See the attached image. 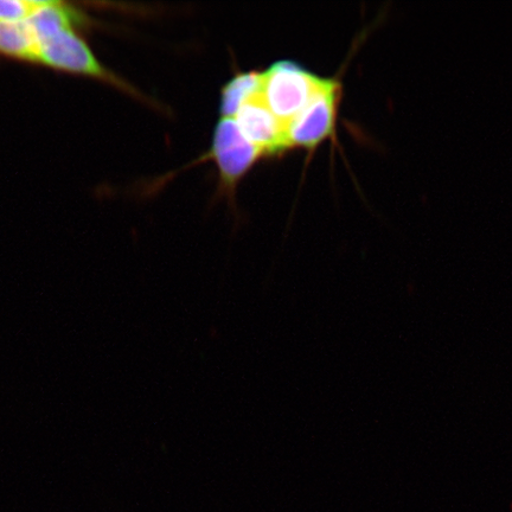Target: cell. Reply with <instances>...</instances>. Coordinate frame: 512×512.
<instances>
[{"mask_svg":"<svg viewBox=\"0 0 512 512\" xmlns=\"http://www.w3.org/2000/svg\"><path fill=\"white\" fill-rule=\"evenodd\" d=\"M260 96L266 106L287 127L304 110L326 78L313 74L294 61H278L260 72Z\"/></svg>","mask_w":512,"mask_h":512,"instance_id":"1","label":"cell"},{"mask_svg":"<svg viewBox=\"0 0 512 512\" xmlns=\"http://www.w3.org/2000/svg\"><path fill=\"white\" fill-rule=\"evenodd\" d=\"M341 101L342 83L338 79L326 80L304 110L287 125L288 147L315 150L334 137Z\"/></svg>","mask_w":512,"mask_h":512,"instance_id":"2","label":"cell"},{"mask_svg":"<svg viewBox=\"0 0 512 512\" xmlns=\"http://www.w3.org/2000/svg\"><path fill=\"white\" fill-rule=\"evenodd\" d=\"M37 63L60 72L104 81L136 95L130 85L102 66L88 44L74 30L61 31L43 41L38 47Z\"/></svg>","mask_w":512,"mask_h":512,"instance_id":"3","label":"cell"},{"mask_svg":"<svg viewBox=\"0 0 512 512\" xmlns=\"http://www.w3.org/2000/svg\"><path fill=\"white\" fill-rule=\"evenodd\" d=\"M262 157H265L264 153L248 142L234 119H220L215 127L209 158L216 164L226 191L234 192Z\"/></svg>","mask_w":512,"mask_h":512,"instance_id":"4","label":"cell"},{"mask_svg":"<svg viewBox=\"0 0 512 512\" xmlns=\"http://www.w3.org/2000/svg\"><path fill=\"white\" fill-rule=\"evenodd\" d=\"M233 119L248 142L258 147L264 156L290 150L286 127L266 106L260 93L246 101Z\"/></svg>","mask_w":512,"mask_h":512,"instance_id":"5","label":"cell"},{"mask_svg":"<svg viewBox=\"0 0 512 512\" xmlns=\"http://www.w3.org/2000/svg\"><path fill=\"white\" fill-rule=\"evenodd\" d=\"M85 21L78 11L68 8L60 2H35L34 9L25 18L32 34L36 37L38 47L43 41L64 30H75Z\"/></svg>","mask_w":512,"mask_h":512,"instance_id":"6","label":"cell"},{"mask_svg":"<svg viewBox=\"0 0 512 512\" xmlns=\"http://www.w3.org/2000/svg\"><path fill=\"white\" fill-rule=\"evenodd\" d=\"M0 55L37 63L38 42L25 19L0 22Z\"/></svg>","mask_w":512,"mask_h":512,"instance_id":"7","label":"cell"},{"mask_svg":"<svg viewBox=\"0 0 512 512\" xmlns=\"http://www.w3.org/2000/svg\"><path fill=\"white\" fill-rule=\"evenodd\" d=\"M260 72H249L235 75L222 88L220 99L221 118L233 119L246 101L260 93Z\"/></svg>","mask_w":512,"mask_h":512,"instance_id":"8","label":"cell"},{"mask_svg":"<svg viewBox=\"0 0 512 512\" xmlns=\"http://www.w3.org/2000/svg\"><path fill=\"white\" fill-rule=\"evenodd\" d=\"M35 2L28 0H0V22H17L27 18Z\"/></svg>","mask_w":512,"mask_h":512,"instance_id":"9","label":"cell"}]
</instances>
